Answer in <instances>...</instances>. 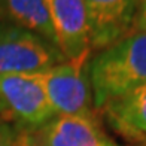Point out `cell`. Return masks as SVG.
<instances>
[{
    "label": "cell",
    "mask_w": 146,
    "mask_h": 146,
    "mask_svg": "<svg viewBox=\"0 0 146 146\" xmlns=\"http://www.w3.org/2000/svg\"><path fill=\"white\" fill-rule=\"evenodd\" d=\"M94 109L146 84V33L133 30L96 52L90 63Z\"/></svg>",
    "instance_id": "1"
},
{
    "label": "cell",
    "mask_w": 146,
    "mask_h": 146,
    "mask_svg": "<svg viewBox=\"0 0 146 146\" xmlns=\"http://www.w3.org/2000/svg\"><path fill=\"white\" fill-rule=\"evenodd\" d=\"M92 51L66 60L51 69L33 73L42 85L55 115H91L92 91L90 81V63Z\"/></svg>",
    "instance_id": "2"
},
{
    "label": "cell",
    "mask_w": 146,
    "mask_h": 146,
    "mask_svg": "<svg viewBox=\"0 0 146 146\" xmlns=\"http://www.w3.org/2000/svg\"><path fill=\"white\" fill-rule=\"evenodd\" d=\"M66 60L55 43L27 29L0 21V75H33Z\"/></svg>",
    "instance_id": "3"
},
{
    "label": "cell",
    "mask_w": 146,
    "mask_h": 146,
    "mask_svg": "<svg viewBox=\"0 0 146 146\" xmlns=\"http://www.w3.org/2000/svg\"><path fill=\"white\" fill-rule=\"evenodd\" d=\"M0 97L24 133L42 128L57 116L45 90L33 75H0Z\"/></svg>",
    "instance_id": "4"
},
{
    "label": "cell",
    "mask_w": 146,
    "mask_h": 146,
    "mask_svg": "<svg viewBox=\"0 0 146 146\" xmlns=\"http://www.w3.org/2000/svg\"><path fill=\"white\" fill-rule=\"evenodd\" d=\"M23 146H118L94 113L57 115L42 128L23 133Z\"/></svg>",
    "instance_id": "5"
},
{
    "label": "cell",
    "mask_w": 146,
    "mask_h": 146,
    "mask_svg": "<svg viewBox=\"0 0 146 146\" xmlns=\"http://www.w3.org/2000/svg\"><path fill=\"white\" fill-rule=\"evenodd\" d=\"M90 48L98 52L134 30L139 0H85Z\"/></svg>",
    "instance_id": "6"
},
{
    "label": "cell",
    "mask_w": 146,
    "mask_h": 146,
    "mask_svg": "<svg viewBox=\"0 0 146 146\" xmlns=\"http://www.w3.org/2000/svg\"><path fill=\"white\" fill-rule=\"evenodd\" d=\"M57 45L70 60L90 48V31L85 0H45Z\"/></svg>",
    "instance_id": "7"
},
{
    "label": "cell",
    "mask_w": 146,
    "mask_h": 146,
    "mask_svg": "<svg viewBox=\"0 0 146 146\" xmlns=\"http://www.w3.org/2000/svg\"><path fill=\"white\" fill-rule=\"evenodd\" d=\"M100 110L127 142L146 146V84L108 102Z\"/></svg>",
    "instance_id": "8"
},
{
    "label": "cell",
    "mask_w": 146,
    "mask_h": 146,
    "mask_svg": "<svg viewBox=\"0 0 146 146\" xmlns=\"http://www.w3.org/2000/svg\"><path fill=\"white\" fill-rule=\"evenodd\" d=\"M0 18L2 21L27 29L57 45L45 0H0Z\"/></svg>",
    "instance_id": "9"
},
{
    "label": "cell",
    "mask_w": 146,
    "mask_h": 146,
    "mask_svg": "<svg viewBox=\"0 0 146 146\" xmlns=\"http://www.w3.org/2000/svg\"><path fill=\"white\" fill-rule=\"evenodd\" d=\"M0 146H23V134L0 119Z\"/></svg>",
    "instance_id": "10"
},
{
    "label": "cell",
    "mask_w": 146,
    "mask_h": 146,
    "mask_svg": "<svg viewBox=\"0 0 146 146\" xmlns=\"http://www.w3.org/2000/svg\"><path fill=\"white\" fill-rule=\"evenodd\" d=\"M134 30L146 33V0H139L137 15L134 21Z\"/></svg>",
    "instance_id": "11"
},
{
    "label": "cell",
    "mask_w": 146,
    "mask_h": 146,
    "mask_svg": "<svg viewBox=\"0 0 146 146\" xmlns=\"http://www.w3.org/2000/svg\"><path fill=\"white\" fill-rule=\"evenodd\" d=\"M0 116L2 118H11V115H9V110H8V108H6V104H5V102L2 100V97H0Z\"/></svg>",
    "instance_id": "12"
}]
</instances>
